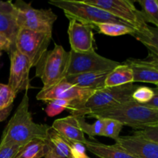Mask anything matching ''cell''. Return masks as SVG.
<instances>
[{"mask_svg": "<svg viewBox=\"0 0 158 158\" xmlns=\"http://www.w3.org/2000/svg\"><path fill=\"white\" fill-rule=\"evenodd\" d=\"M67 76L94 72H110L121 63L100 56L95 50L75 52L70 50Z\"/></svg>", "mask_w": 158, "mask_h": 158, "instance_id": "9", "label": "cell"}, {"mask_svg": "<svg viewBox=\"0 0 158 158\" xmlns=\"http://www.w3.org/2000/svg\"><path fill=\"white\" fill-rule=\"evenodd\" d=\"M137 87V86L134 83H130L123 86L104 87L103 89H97L88 99L84 105V109L77 117H85L90 111L104 109L134 100L132 99V94Z\"/></svg>", "mask_w": 158, "mask_h": 158, "instance_id": "7", "label": "cell"}, {"mask_svg": "<svg viewBox=\"0 0 158 158\" xmlns=\"http://www.w3.org/2000/svg\"><path fill=\"white\" fill-rule=\"evenodd\" d=\"M138 41L143 43L149 50V53L158 56V29L148 25L133 35Z\"/></svg>", "mask_w": 158, "mask_h": 158, "instance_id": "21", "label": "cell"}, {"mask_svg": "<svg viewBox=\"0 0 158 158\" xmlns=\"http://www.w3.org/2000/svg\"><path fill=\"white\" fill-rule=\"evenodd\" d=\"M15 49V44L10 40V39L5 34L0 33V52H5L10 53L12 51Z\"/></svg>", "mask_w": 158, "mask_h": 158, "instance_id": "33", "label": "cell"}, {"mask_svg": "<svg viewBox=\"0 0 158 158\" xmlns=\"http://www.w3.org/2000/svg\"><path fill=\"white\" fill-rule=\"evenodd\" d=\"M86 3L103 9L137 31L148 26L141 12L129 0H83Z\"/></svg>", "mask_w": 158, "mask_h": 158, "instance_id": "10", "label": "cell"}, {"mask_svg": "<svg viewBox=\"0 0 158 158\" xmlns=\"http://www.w3.org/2000/svg\"><path fill=\"white\" fill-rule=\"evenodd\" d=\"M16 9V21L19 29L52 34L57 15L52 9H35L30 3L17 1L14 3Z\"/></svg>", "mask_w": 158, "mask_h": 158, "instance_id": "6", "label": "cell"}, {"mask_svg": "<svg viewBox=\"0 0 158 158\" xmlns=\"http://www.w3.org/2000/svg\"><path fill=\"white\" fill-rule=\"evenodd\" d=\"M48 150L60 158H73L71 154L69 143L56 131L49 129L46 140Z\"/></svg>", "mask_w": 158, "mask_h": 158, "instance_id": "19", "label": "cell"}, {"mask_svg": "<svg viewBox=\"0 0 158 158\" xmlns=\"http://www.w3.org/2000/svg\"><path fill=\"white\" fill-rule=\"evenodd\" d=\"M12 108H13V105H11L9 107L0 110V123L7 119V117L10 115L11 111L12 110Z\"/></svg>", "mask_w": 158, "mask_h": 158, "instance_id": "37", "label": "cell"}, {"mask_svg": "<svg viewBox=\"0 0 158 158\" xmlns=\"http://www.w3.org/2000/svg\"><path fill=\"white\" fill-rule=\"evenodd\" d=\"M16 94L8 84L0 83V110L13 105Z\"/></svg>", "mask_w": 158, "mask_h": 158, "instance_id": "28", "label": "cell"}, {"mask_svg": "<svg viewBox=\"0 0 158 158\" xmlns=\"http://www.w3.org/2000/svg\"><path fill=\"white\" fill-rule=\"evenodd\" d=\"M132 69L134 73V83L141 82V83H153L158 84V70L152 67L142 64L137 59L131 58L124 62Z\"/></svg>", "mask_w": 158, "mask_h": 158, "instance_id": "17", "label": "cell"}, {"mask_svg": "<svg viewBox=\"0 0 158 158\" xmlns=\"http://www.w3.org/2000/svg\"><path fill=\"white\" fill-rule=\"evenodd\" d=\"M156 86H157V87H156V88H157V89H158V84L156 85Z\"/></svg>", "mask_w": 158, "mask_h": 158, "instance_id": "39", "label": "cell"}, {"mask_svg": "<svg viewBox=\"0 0 158 158\" xmlns=\"http://www.w3.org/2000/svg\"><path fill=\"white\" fill-rule=\"evenodd\" d=\"M47 151L46 140L35 139L21 147L14 158H42Z\"/></svg>", "mask_w": 158, "mask_h": 158, "instance_id": "20", "label": "cell"}, {"mask_svg": "<svg viewBox=\"0 0 158 158\" xmlns=\"http://www.w3.org/2000/svg\"><path fill=\"white\" fill-rule=\"evenodd\" d=\"M51 127L68 142H78L85 144L87 140L85 138L78 119L73 115L54 120Z\"/></svg>", "mask_w": 158, "mask_h": 158, "instance_id": "14", "label": "cell"}, {"mask_svg": "<svg viewBox=\"0 0 158 158\" xmlns=\"http://www.w3.org/2000/svg\"><path fill=\"white\" fill-rule=\"evenodd\" d=\"M51 127L33 121L29 110V97L26 91L15 114L2 135L0 145L15 144L23 147L35 139L46 140Z\"/></svg>", "mask_w": 158, "mask_h": 158, "instance_id": "1", "label": "cell"}, {"mask_svg": "<svg viewBox=\"0 0 158 158\" xmlns=\"http://www.w3.org/2000/svg\"><path fill=\"white\" fill-rule=\"evenodd\" d=\"M19 30V28L17 24L16 15L0 13V33L7 35L15 44Z\"/></svg>", "mask_w": 158, "mask_h": 158, "instance_id": "23", "label": "cell"}, {"mask_svg": "<svg viewBox=\"0 0 158 158\" xmlns=\"http://www.w3.org/2000/svg\"><path fill=\"white\" fill-rule=\"evenodd\" d=\"M20 148L15 144L0 145V158H14Z\"/></svg>", "mask_w": 158, "mask_h": 158, "instance_id": "32", "label": "cell"}, {"mask_svg": "<svg viewBox=\"0 0 158 158\" xmlns=\"http://www.w3.org/2000/svg\"><path fill=\"white\" fill-rule=\"evenodd\" d=\"M44 157L45 158H60V157H57L56 155H55V154H54L52 151H49V150H48L47 153H46V154L45 155Z\"/></svg>", "mask_w": 158, "mask_h": 158, "instance_id": "38", "label": "cell"}, {"mask_svg": "<svg viewBox=\"0 0 158 158\" xmlns=\"http://www.w3.org/2000/svg\"><path fill=\"white\" fill-rule=\"evenodd\" d=\"M115 144L139 158H158V143L140 136H122Z\"/></svg>", "mask_w": 158, "mask_h": 158, "instance_id": "13", "label": "cell"}, {"mask_svg": "<svg viewBox=\"0 0 158 158\" xmlns=\"http://www.w3.org/2000/svg\"><path fill=\"white\" fill-rule=\"evenodd\" d=\"M69 60V52L56 43L53 49L45 52L35 66V76L43 82V89L55 86L66 79Z\"/></svg>", "mask_w": 158, "mask_h": 158, "instance_id": "3", "label": "cell"}, {"mask_svg": "<svg viewBox=\"0 0 158 158\" xmlns=\"http://www.w3.org/2000/svg\"><path fill=\"white\" fill-rule=\"evenodd\" d=\"M69 143L73 158H91L86 154V148L83 143L78 142H69Z\"/></svg>", "mask_w": 158, "mask_h": 158, "instance_id": "31", "label": "cell"}, {"mask_svg": "<svg viewBox=\"0 0 158 158\" xmlns=\"http://www.w3.org/2000/svg\"><path fill=\"white\" fill-rule=\"evenodd\" d=\"M52 34L19 29L15 39V49L26 56L31 66L37 65L40 59L48 50Z\"/></svg>", "mask_w": 158, "mask_h": 158, "instance_id": "8", "label": "cell"}, {"mask_svg": "<svg viewBox=\"0 0 158 158\" xmlns=\"http://www.w3.org/2000/svg\"><path fill=\"white\" fill-rule=\"evenodd\" d=\"M154 96L152 99H151V101H149L148 103H145V105L150 107L154 108V109L158 110V89L157 88H154Z\"/></svg>", "mask_w": 158, "mask_h": 158, "instance_id": "36", "label": "cell"}, {"mask_svg": "<svg viewBox=\"0 0 158 158\" xmlns=\"http://www.w3.org/2000/svg\"><path fill=\"white\" fill-rule=\"evenodd\" d=\"M110 72H94L67 76L66 82L73 86L97 90L105 87V80Z\"/></svg>", "mask_w": 158, "mask_h": 158, "instance_id": "15", "label": "cell"}, {"mask_svg": "<svg viewBox=\"0 0 158 158\" xmlns=\"http://www.w3.org/2000/svg\"><path fill=\"white\" fill-rule=\"evenodd\" d=\"M49 3L62 9L69 20L74 19L96 29L100 23H117L127 24L106 11L78 0H50Z\"/></svg>", "mask_w": 158, "mask_h": 158, "instance_id": "4", "label": "cell"}, {"mask_svg": "<svg viewBox=\"0 0 158 158\" xmlns=\"http://www.w3.org/2000/svg\"><path fill=\"white\" fill-rule=\"evenodd\" d=\"M81 130L84 134H87L89 137H94V136H102L103 137V130H104V119H97L93 124H89L85 121L84 117H77Z\"/></svg>", "mask_w": 158, "mask_h": 158, "instance_id": "25", "label": "cell"}, {"mask_svg": "<svg viewBox=\"0 0 158 158\" xmlns=\"http://www.w3.org/2000/svg\"><path fill=\"white\" fill-rule=\"evenodd\" d=\"M137 2L141 6L140 12L146 23H152L158 29V0H140Z\"/></svg>", "mask_w": 158, "mask_h": 158, "instance_id": "24", "label": "cell"}, {"mask_svg": "<svg viewBox=\"0 0 158 158\" xmlns=\"http://www.w3.org/2000/svg\"><path fill=\"white\" fill-rule=\"evenodd\" d=\"M86 150L100 158H139L120 147L106 145L98 141L86 140Z\"/></svg>", "mask_w": 158, "mask_h": 158, "instance_id": "16", "label": "cell"}, {"mask_svg": "<svg viewBox=\"0 0 158 158\" xmlns=\"http://www.w3.org/2000/svg\"><path fill=\"white\" fill-rule=\"evenodd\" d=\"M149 57L151 58L150 60H140V59H137V60L142 64H144L158 70V56L149 53Z\"/></svg>", "mask_w": 158, "mask_h": 158, "instance_id": "35", "label": "cell"}, {"mask_svg": "<svg viewBox=\"0 0 158 158\" xmlns=\"http://www.w3.org/2000/svg\"><path fill=\"white\" fill-rule=\"evenodd\" d=\"M134 134L158 143V126L148 127L143 130H139L134 132Z\"/></svg>", "mask_w": 158, "mask_h": 158, "instance_id": "30", "label": "cell"}, {"mask_svg": "<svg viewBox=\"0 0 158 158\" xmlns=\"http://www.w3.org/2000/svg\"><path fill=\"white\" fill-rule=\"evenodd\" d=\"M94 28L74 19L69 20L67 33L71 50L75 52H88L94 49Z\"/></svg>", "mask_w": 158, "mask_h": 158, "instance_id": "12", "label": "cell"}, {"mask_svg": "<svg viewBox=\"0 0 158 158\" xmlns=\"http://www.w3.org/2000/svg\"><path fill=\"white\" fill-rule=\"evenodd\" d=\"M86 117L113 119L120 122L123 126L131 127L138 131L148 127L158 126V110L134 100L90 111Z\"/></svg>", "mask_w": 158, "mask_h": 158, "instance_id": "2", "label": "cell"}, {"mask_svg": "<svg viewBox=\"0 0 158 158\" xmlns=\"http://www.w3.org/2000/svg\"><path fill=\"white\" fill-rule=\"evenodd\" d=\"M130 83H134V73L129 65L123 63L108 73L105 80V87H114Z\"/></svg>", "mask_w": 158, "mask_h": 158, "instance_id": "18", "label": "cell"}, {"mask_svg": "<svg viewBox=\"0 0 158 158\" xmlns=\"http://www.w3.org/2000/svg\"><path fill=\"white\" fill-rule=\"evenodd\" d=\"M10 71L8 85L15 94L28 91L31 88L29 72L32 68L25 56L16 49L9 53Z\"/></svg>", "mask_w": 158, "mask_h": 158, "instance_id": "11", "label": "cell"}, {"mask_svg": "<svg viewBox=\"0 0 158 158\" xmlns=\"http://www.w3.org/2000/svg\"><path fill=\"white\" fill-rule=\"evenodd\" d=\"M66 109H69V110L73 109V105L70 101L65 100H53L48 102L45 111L47 116L52 117L61 114Z\"/></svg>", "mask_w": 158, "mask_h": 158, "instance_id": "26", "label": "cell"}, {"mask_svg": "<svg viewBox=\"0 0 158 158\" xmlns=\"http://www.w3.org/2000/svg\"><path fill=\"white\" fill-rule=\"evenodd\" d=\"M104 119V130H103V137H110L116 141L119 137L123 127V125L120 122L113 119Z\"/></svg>", "mask_w": 158, "mask_h": 158, "instance_id": "27", "label": "cell"}, {"mask_svg": "<svg viewBox=\"0 0 158 158\" xmlns=\"http://www.w3.org/2000/svg\"><path fill=\"white\" fill-rule=\"evenodd\" d=\"M96 29L99 33L109 36H120L127 34L133 35L137 32L134 28L129 25L117 23H100L96 26Z\"/></svg>", "mask_w": 158, "mask_h": 158, "instance_id": "22", "label": "cell"}, {"mask_svg": "<svg viewBox=\"0 0 158 158\" xmlns=\"http://www.w3.org/2000/svg\"><path fill=\"white\" fill-rule=\"evenodd\" d=\"M0 13L16 15V9L15 5L11 1H1L0 0Z\"/></svg>", "mask_w": 158, "mask_h": 158, "instance_id": "34", "label": "cell"}, {"mask_svg": "<svg viewBox=\"0 0 158 158\" xmlns=\"http://www.w3.org/2000/svg\"><path fill=\"white\" fill-rule=\"evenodd\" d=\"M154 96V89L148 87V86H137L136 88V89L132 94V99L137 103L145 104V103L151 101Z\"/></svg>", "mask_w": 158, "mask_h": 158, "instance_id": "29", "label": "cell"}, {"mask_svg": "<svg viewBox=\"0 0 158 158\" xmlns=\"http://www.w3.org/2000/svg\"><path fill=\"white\" fill-rule=\"evenodd\" d=\"M95 91L94 89H83L73 86L64 80L55 86L42 89L37 94L36 99L47 103L53 100L70 101L73 105V109L70 110L71 115L77 117L84 109L85 103Z\"/></svg>", "mask_w": 158, "mask_h": 158, "instance_id": "5", "label": "cell"}]
</instances>
